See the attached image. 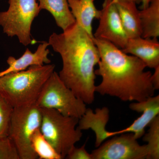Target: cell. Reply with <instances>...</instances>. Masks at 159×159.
Masks as SVG:
<instances>
[{"mask_svg": "<svg viewBox=\"0 0 159 159\" xmlns=\"http://www.w3.org/2000/svg\"><path fill=\"white\" fill-rule=\"evenodd\" d=\"M42 109L34 102L13 108L8 137L13 142L20 159H36L32 148L31 138L40 128Z\"/></svg>", "mask_w": 159, "mask_h": 159, "instance_id": "obj_5", "label": "cell"}, {"mask_svg": "<svg viewBox=\"0 0 159 159\" xmlns=\"http://www.w3.org/2000/svg\"><path fill=\"white\" fill-rule=\"evenodd\" d=\"M71 13L76 22L91 37L94 38L92 23L99 19L101 11L96 8L94 0H67Z\"/></svg>", "mask_w": 159, "mask_h": 159, "instance_id": "obj_14", "label": "cell"}, {"mask_svg": "<svg viewBox=\"0 0 159 159\" xmlns=\"http://www.w3.org/2000/svg\"><path fill=\"white\" fill-rule=\"evenodd\" d=\"M142 27L141 37L158 38L159 36V0H150L147 8L139 11Z\"/></svg>", "mask_w": 159, "mask_h": 159, "instance_id": "obj_17", "label": "cell"}, {"mask_svg": "<svg viewBox=\"0 0 159 159\" xmlns=\"http://www.w3.org/2000/svg\"><path fill=\"white\" fill-rule=\"evenodd\" d=\"M49 46L48 42H43L39 45L34 53H32L27 48L22 56L18 59L12 56L9 57L7 61L9 67L0 72V77L6 74L24 70L31 66H42L44 64H50L51 61L48 58L50 51L48 48Z\"/></svg>", "mask_w": 159, "mask_h": 159, "instance_id": "obj_13", "label": "cell"}, {"mask_svg": "<svg viewBox=\"0 0 159 159\" xmlns=\"http://www.w3.org/2000/svg\"><path fill=\"white\" fill-rule=\"evenodd\" d=\"M100 11L99 25L94 37L108 41L119 48H124L129 38L122 25L116 1L104 0Z\"/></svg>", "mask_w": 159, "mask_h": 159, "instance_id": "obj_9", "label": "cell"}, {"mask_svg": "<svg viewBox=\"0 0 159 159\" xmlns=\"http://www.w3.org/2000/svg\"><path fill=\"white\" fill-rule=\"evenodd\" d=\"M0 159H20L15 145L9 137L0 138Z\"/></svg>", "mask_w": 159, "mask_h": 159, "instance_id": "obj_21", "label": "cell"}, {"mask_svg": "<svg viewBox=\"0 0 159 159\" xmlns=\"http://www.w3.org/2000/svg\"><path fill=\"white\" fill-rule=\"evenodd\" d=\"M86 143L80 148L74 146L67 154L65 158L67 159H92L90 153L85 149Z\"/></svg>", "mask_w": 159, "mask_h": 159, "instance_id": "obj_22", "label": "cell"}, {"mask_svg": "<svg viewBox=\"0 0 159 159\" xmlns=\"http://www.w3.org/2000/svg\"><path fill=\"white\" fill-rule=\"evenodd\" d=\"M148 132L144 134L143 141L148 143L147 159H159V116L154 118L148 125Z\"/></svg>", "mask_w": 159, "mask_h": 159, "instance_id": "obj_19", "label": "cell"}, {"mask_svg": "<svg viewBox=\"0 0 159 159\" xmlns=\"http://www.w3.org/2000/svg\"><path fill=\"white\" fill-rule=\"evenodd\" d=\"M154 73L152 75L151 82L155 89H159V66L154 69Z\"/></svg>", "mask_w": 159, "mask_h": 159, "instance_id": "obj_23", "label": "cell"}, {"mask_svg": "<svg viewBox=\"0 0 159 159\" xmlns=\"http://www.w3.org/2000/svg\"><path fill=\"white\" fill-rule=\"evenodd\" d=\"M101 144L91 153L92 159H147V145H141L133 133L121 134Z\"/></svg>", "mask_w": 159, "mask_h": 159, "instance_id": "obj_8", "label": "cell"}, {"mask_svg": "<svg viewBox=\"0 0 159 159\" xmlns=\"http://www.w3.org/2000/svg\"><path fill=\"white\" fill-rule=\"evenodd\" d=\"M115 1L122 25L129 39L141 36L142 27L137 4L123 0Z\"/></svg>", "mask_w": 159, "mask_h": 159, "instance_id": "obj_15", "label": "cell"}, {"mask_svg": "<svg viewBox=\"0 0 159 159\" xmlns=\"http://www.w3.org/2000/svg\"><path fill=\"white\" fill-rule=\"evenodd\" d=\"M54 64L31 66L0 77V95L14 108L35 102L43 85L54 71Z\"/></svg>", "mask_w": 159, "mask_h": 159, "instance_id": "obj_3", "label": "cell"}, {"mask_svg": "<svg viewBox=\"0 0 159 159\" xmlns=\"http://www.w3.org/2000/svg\"><path fill=\"white\" fill-rule=\"evenodd\" d=\"M129 108L131 110L142 113L141 116L134 121L133 123L122 130L111 132L112 137L122 134L132 133L138 140L143 136L145 129L154 118L159 114V96H152L144 101L131 103Z\"/></svg>", "mask_w": 159, "mask_h": 159, "instance_id": "obj_10", "label": "cell"}, {"mask_svg": "<svg viewBox=\"0 0 159 159\" xmlns=\"http://www.w3.org/2000/svg\"><path fill=\"white\" fill-rule=\"evenodd\" d=\"M31 144L34 152L40 159H62L41 132L35 131L31 138Z\"/></svg>", "mask_w": 159, "mask_h": 159, "instance_id": "obj_18", "label": "cell"}, {"mask_svg": "<svg viewBox=\"0 0 159 159\" xmlns=\"http://www.w3.org/2000/svg\"><path fill=\"white\" fill-rule=\"evenodd\" d=\"M13 107L0 95V138L8 137Z\"/></svg>", "mask_w": 159, "mask_h": 159, "instance_id": "obj_20", "label": "cell"}, {"mask_svg": "<svg viewBox=\"0 0 159 159\" xmlns=\"http://www.w3.org/2000/svg\"><path fill=\"white\" fill-rule=\"evenodd\" d=\"M8 10L0 12V26L9 37L16 36L27 46L32 43L31 25L41 9L36 0H9Z\"/></svg>", "mask_w": 159, "mask_h": 159, "instance_id": "obj_7", "label": "cell"}, {"mask_svg": "<svg viewBox=\"0 0 159 159\" xmlns=\"http://www.w3.org/2000/svg\"><path fill=\"white\" fill-rule=\"evenodd\" d=\"M41 10L45 9L53 16L57 26L65 31L76 22L67 0H39Z\"/></svg>", "mask_w": 159, "mask_h": 159, "instance_id": "obj_16", "label": "cell"}, {"mask_svg": "<svg viewBox=\"0 0 159 159\" xmlns=\"http://www.w3.org/2000/svg\"><path fill=\"white\" fill-rule=\"evenodd\" d=\"M41 109L40 130L61 158L65 159L82 136V130L76 127L79 119L64 116L53 109Z\"/></svg>", "mask_w": 159, "mask_h": 159, "instance_id": "obj_4", "label": "cell"}, {"mask_svg": "<svg viewBox=\"0 0 159 159\" xmlns=\"http://www.w3.org/2000/svg\"><path fill=\"white\" fill-rule=\"evenodd\" d=\"M124 53L131 54L142 61L146 66L155 69L159 66V42L157 38L140 37L129 39Z\"/></svg>", "mask_w": 159, "mask_h": 159, "instance_id": "obj_11", "label": "cell"}, {"mask_svg": "<svg viewBox=\"0 0 159 159\" xmlns=\"http://www.w3.org/2000/svg\"><path fill=\"white\" fill-rule=\"evenodd\" d=\"M109 119V111L107 107L96 109L95 113L91 109L87 108L79 119L77 127L81 130L90 129L93 131L96 136L95 146L97 148L104 140L111 137V132L106 129Z\"/></svg>", "mask_w": 159, "mask_h": 159, "instance_id": "obj_12", "label": "cell"}, {"mask_svg": "<svg viewBox=\"0 0 159 159\" xmlns=\"http://www.w3.org/2000/svg\"><path fill=\"white\" fill-rule=\"evenodd\" d=\"M93 39L76 22L61 34L53 33L48 41L49 45L62 59L60 78L88 105L95 99V67L100 58Z\"/></svg>", "mask_w": 159, "mask_h": 159, "instance_id": "obj_2", "label": "cell"}, {"mask_svg": "<svg viewBox=\"0 0 159 159\" xmlns=\"http://www.w3.org/2000/svg\"><path fill=\"white\" fill-rule=\"evenodd\" d=\"M123 1H129V2H134L136 4H140L142 3V0H123Z\"/></svg>", "mask_w": 159, "mask_h": 159, "instance_id": "obj_25", "label": "cell"}, {"mask_svg": "<svg viewBox=\"0 0 159 159\" xmlns=\"http://www.w3.org/2000/svg\"><path fill=\"white\" fill-rule=\"evenodd\" d=\"M100 53L96 75L102 77L95 92L117 97L122 101L141 102L154 96L150 71H145V63L125 54L108 41L93 39Z\"/></svg>", "mask_w": 159, "mask_h": 159, "instance_id": "obj_1", "label": "cell"}, {"mask_svg": "<svg viewBox=\"0 0 159 159\" xmlns=\"http://www.w3.org/2000/svg\"><path fill=\"white\" fill-rule=\"evenodd\" d=\"M150 0H142V5L141 6L142 9H145L149 6Z\"/></svg>", "mask_w": 159, "mask_h": 159, "instance_id": "obj_24", "label": "cell"}, {"mask_svg": "<svg viewBox=\"0 0 159 159\" xmlns=\"http://www.w3.org/2000/svg\"><path fill=\"white\" fill-rule=\"evenodd\" d=\"M35 102L40 108L53 109L64 116L79 119L87 109L86 104L76 97L54 71L43 85Z\"/></svg>", "mask_w": 159, "mask_h": 159, "instance_id": "obj_6", "label": "cell"}]
</instances>
